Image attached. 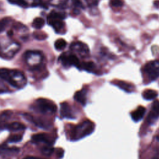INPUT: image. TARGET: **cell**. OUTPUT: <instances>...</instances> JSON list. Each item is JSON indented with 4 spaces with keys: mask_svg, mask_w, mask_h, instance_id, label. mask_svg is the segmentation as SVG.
I'll use <instances>...</instances> for the list:
<instances>
[{
    "mask_svg": "<svg viewBox=\"0 0 159 159\" xmlns=\"http://www.w3.org/2000/svg\"><path fill=\"white\" fill-rule=\"evenodd\" d=\"M157 92L153 89H146L143 92V98L146 100H152L157 97Z\"/></svg>",
    "mask_w": 159,
    "mask_h": 159,
    "instance_id": "obj_14",
    "label": "cell"
},
{
    "mask_svg": "<svg viewBox=\"0 0 159 159\" xmlns=\"http://www.w3.org/2000/svg\"><path fill=\"white\" fill-rule=\"evenodd\" d=\"M36 104L39 110L43 114L55 113L57 109L55 104L47 99H38L36 101Z\"/></svg>",
    "mask_w": 159,
    "mask_h": 159,
    "instance_id": "obj_4",
    "label": "cell"
},
{
    "mask_svg": "<svg viewBox=\"0 0 159 159\" xmlns=\"http://www.w3.org/2000/svg\"><path fill=\"white\" fill-rule=\"evenodd\" d=\"M45 24V20L41 18V17H37L35 18L32 23V25L34 27H35V29H41L42 27H43Z\"/></svg>",
    "mask_w": 159,
    "mask_h": 159,
    "instance_id": "obj_18",
    "label": "cell"
},
{
    "mask_svg": "<svg viewBox=\"0 0 159 159\" xmlns=\"http://www.w3.org/2000/svg\"><path fill=\"white\" fill-rule=\"evenodd\" d=\"M70 48L81 55H84L89 52V48L86 44L81 42H75L71 44Z\"/></svg>",
    "mask_w": 159,
    "mask_h": 159,
    "instance_id": "obj_8",
    "label": "cell"
},
{
    "mask_svg": "<svg viewBox=\"0 0 159 159\" xmlns=\"http://www.w3.org/2000/svg\"><path fill=\"white\" fill-rule=\"evenodd\" d=\"M66 42L63 39H59L55 42V48L57 50H62L66 47Z\"/></svg>",
    "mask_w": 159,
    "mask_h": 159,
    "instance_id": "obj_17",
    "label": "cell"
},
{
    "mask_svg": "<svg viewBox=\"0 0 159 159\" xmlns=\"http://www.w3.org/2000/svg\"><path fill=\"white\" fill-rule=\"evenodd\" d=\"M0 78L17 88H20L22 85L25 84V78L24 74L16 70L0 68Z\"/></svg>",
    "mask_w": 159,
    "mask_h": 159,
    "instance_id": "obj_1",
    "label": "cell"
},
{
    "mask_svg": "<svg viewBox=\"0 0 159 159\" xmlns=\"http://www.w3.org/2000/svg\"><path fill=\"white\" fill-rule=\"evenodd\" d=\"M9 22V19L7 18H4L0 20V32H2L6 29Z\"/></svg>",
    "mask_w": 159,
    "mask_h": 159,
    "instance_id": "obj_22",
    "label": "cell"
},
{
    "mask_svg": "<svg viewBox=\"0 0 159 159\" xmlns=\"http://www.w3.org/2000/svg\"><path fill=\"white\" fill-rule=\"evenodd\" d=\"M7 34H8V35L9 36H10V35H12V31H9L8 32H7Z\"/></svg>",
    "mask_w": 159,
    "mask_h": 159,
    "instance_id": "obj_27",
    "label": "cell"
},
{
    "mask_svg": "<svg viewBox=\"0 0 159 159\" xmlns=\"http://www.w3.org/2000/svg\"><path fill=\"white\" fill-rule=\"evenodd\" d=\"M86 1L88 3L89 6H96L98 4L97 0H86Z\"/></svg>",
    "mask_w": 159,
    "mask_h": 159,
    "instance_id": "obj_25",
    "label": "cell"
},
{
    "mask_svg": "<svg viewBox=\"0 0 159 159\" xmlns=\"http://www.w3.org/2000/svg\"><path fill=\"white\" fill-rule=\"evenodd\" d=\"M19 149L17 147H9L7 146H0V155H11L17 153Z\"/></svg>",
    "mask_w": 159,
    "mask_h": 159,
    "instance_id": "obj_13",
    "label": "cell"
},
{
    "mask_svg": "<svg viewBox=\"0 0 159 159\" xmlns=\"http://www.w3.org/2000/svg\"><path fill=\"white\" fill-rule=\"evenodd\" d=\"M32 140L34 142H43L45 143H48V145H50L51 139L46 134H37L32 135Z\"/></svg>",
    "mask_w": 159,
    "mask_h": 159,
    "instance_id": "obj_11",
    "label": "cell"
},
{
    "mask_svg": "<svg viewBox=\"0 0 159 159\" xmlns=\"http://www.w3.org/2000/svg\"><path fill=\"white\" fill-rule=\"evenodd\" d=\"M74 5L76 7H83V5L80 0H72Z\"/></svg>",
    "mask_w": 159,
    "mask_h": 159,
    "instance_id": "obj_26",
    "label": "cell"
},
{
    "mask_svg": "<svg viewBox=\"0 0 159 159\" xmlns=\"http://www.w3.org/2000/svg\"><path fill=\"white\" fill-rule=\"evenodd\" d=\"M9 2H10L11 3H13V4H16L17 5L22 6V7H25L27 6V3L24 0H8Z\"/></svg>",
    "mask_w": 159,
    "mask_h": 159,
    "instance_id": "obj_23",
    "label": "cell"
},
{
    "mask_svg": "<svg viewBox=\"0 0 159 159\" xmlns=\"http://www.w3.org/2000/svg\"><path fill=\"white\" fill-rule=\"evenodd\" d=\"M74 99L81 104L85 105L86 102V90L83 89L76 92L74 95Z\"/></svg>",
    "mask_w": 159,
    "mask_h": 159,
    "instance_id": "obj_12",
    "label": "cell"
},
{
    "mask_svg": "<svg viewBox=\"0 0 159 159\" xmlns=\"http://www.w3.org/2000/svg\"><path fill=\"white\" fill-rule=\"evenodd\" d=\"M60 114L61 117L67 119H74L75 117L71 111L70 105L67 102H63L60 104Z\"/></svg>",
    "mask_w": 159,
    "mask_h": 159,
    "instance_id": "obj_9",
    "label": "cell"
},
{
    "mask_svg": "<svg viewBox=\"0 0 159 159\" xmlns=\"http://www.w3.org/2000/svg\"><path fill=\"white\" fill-rule=\"evenodd\" d=\"M6 128L10 130H23L25 128V126L22 124L18 122H14L6 126Z\"/></svg>",
    "mask_w": 159,
    "mask_h": 159,
    "instance_id": "obj_16",
    "label": "cell"
},
{
    "mask_svg": "<svg viewBox=\"0 0 159 159\" xmlns=\"http://www.w3.org/2000/svg\"><path fill=\"white\" fill-rule=\"evenodd\" d=\"M53 151H54V148L52 147H51L50 145L43 147L41 150L42 153L43 155H47V156H50V155H52V153L53 152Z\"/></svg>",
    "mask_w": 159,
    "mask_h": 159,
    "instance_id": "obj_20",
    "label": "cell"
},
{
    "mask_svg": "<svg viewBox=\"0 0 159 159\" xmlns=\"http://www.w3.org/2000/svg\"><path fill=\"white\" fill-rule=\"evenodd\" d=\"M159 117V101L155 100L147 117V122L152 124Z\"/></svg>",
    "mask_w": 159,
    "mask_h": 159,
    "instance_id": "obj_7",
    "label": "cell"
},
{
    "mask_svg": "<svg viewBox=\"0 0 159 159\" xmlns=\"http://www.w3.org/2000/svg\"><path fill=\"white\" fill-rule=\"evenodd\" d=\"M81 68L92 72L95 69V64L93 61H84L80 65L79 69Z\"/></svg>",
    "mask_w": 159,
    "mask_h": 159,
    "instance_id": "obj_15",
    "label": "cell"
},
{
    "mask_svg": "<svg viewBox=\"0 0 159 159\" xmlns=\"http://www.w3.org/2000/svg\"><path fill=\"white\" fill-rule=\"evenodd\" d=\"M94 125L91 122L86 120L76 126L71 133V139L78 140L89 135L93 131Z\"/></svg>",
    "mask_w": 159,
    "mask_h": 159,
    "instance_id": "obj_2",
    "label": "cell"
},
{
    "mask_svg": "<svg viewBox=\"0 0 159 159\" xmlns=\"http://www.w3.org/2000/svg\"><path fill=\"white\" fill-rule=\"evenodd\" d=\"M65 17V14L52 11L47 17V22L55 29L56 32H58L64 26L63 19Z\"/></svg>",
    "mask_w": 159,
    "mask_h": 159,
    "instance_id": "obj_3",
    "label": "cell"
},
{
    "mask_svg": "<svg viewBox=\"0 0 159 159\" xmlns=\"http://www.w3.org/2000/svg\"><path fill=\"white\" fill-rule=\"evenodd\" d=\"M116 85L118 86L120 88H122L126 91H132V86L126 83L125 82L119 81L116 83Z\"/></svg>",
    "mask_w": 159,
    "mask_h": 159,
    "instance_id": "obj_19",
    "label": "cell"
},
{
    "mask_svg": "<svg viewBox=\"0 0 159 159\" xmlns=\"http://www.w3.org/2000/svg\"><path fill=\"white\" fill-rule=\"evenodd\" d=\"M22 139V136L20 135H14L9 138L8 142L11 143H16L20 141Z\"/></svg>",
    "mask_w": 159,
    "mask_h": 159,
    "instance_id": "obj_21",
    "label": "cell"
},
{
    "mask_svg": "<svg viewBox=\"0 0 159 159\" xmlns=\"http://www.w3.org/2000/svg\"><path fill=\"white\" fill-rule=\"evenodd\" d=\"M145 111L146 110L144 107L139 106L134 111L131 113V117L135 122H138L143 117Z\"/></svg>",
    "mask_w": 159,
    "mask_h": 159,
    "instance_id": "obj_10",
    "label": "cell"
},
{
    "mask_svg": "<svg viewBox=\"0 0 159 159\" xmlns=\"http://www.w3.org/2000/svg\"><path fill=\"white\" fill-rule=\"evenodd\" d=\"M59 60L65 66H75L79 68L80 62L78 58L74 54H68L64 53L59 57Z\"/></svg>",
    "mask_w": 159,
    "mask_h": 159,
    "instance_id": "obj_6",
    "label": "cell"
},
{
    "mask_svg": "<svg viewBox=\"0 0 159 159\" xmlns=\"http://www.w3.org/2000/svg\"><path fill=\"white\" fill-rule=\"evenodd\" d=\"M110 4L113 7H120L123 5V2L121 0H111Z\"/></svg>",
    "mask_w": 159,
    "mask_h": 159,
    "instance_id": "obj_24",
    "label": "cell"
},
{
    "mask_svg": "<svg viewBox=\"0 0 159 159\" xmlns=\"http://www.w3.org/2000/svg\"><path fill=\"white\" fill-rule=\"evenodd\" d=\"M144 71L150 80H154L158 78L159 77V60L151 61L147 63L144 67Z\"/></svg>",
    "mask_w": 159,
    "mask_h": 159,
    "instance_id": "obj_5",
    "label": "cell"
}]
</instances>
